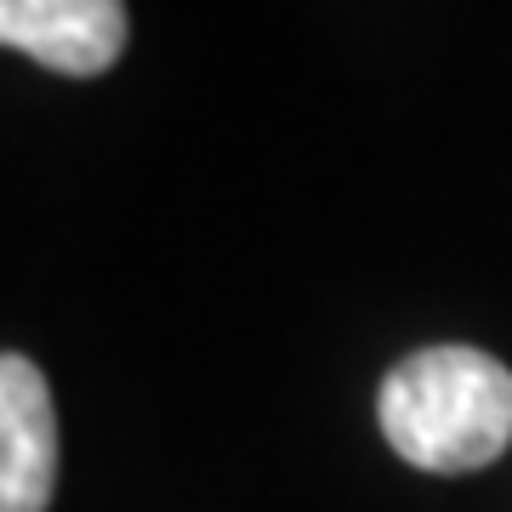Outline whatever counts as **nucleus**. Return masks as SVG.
<instances>
[{
	"instance_id": "obj_1",
	"label": "nucleus",
	"mask_w": 512,
	"mask_h": 512,
	"mask_svg": "<svg viewBox=\"0 0 512 512\" xmlns=\"http://www.w3.org/2000/svg\"><path fill=\"white\" fill-rule=\"evenodd\" d=\"M376 421L421 473H478L512 444V370L484 348H421L382 382Z\"/></svg>"
},
{
	"instance_id": "obj_2",
	"label": "nucleus",
	"mask_w": 512,
	"mask_h": 512,
	"mask_svg": "<svg viewBox=\"0 0 512 512\" xmlns=\"http://www.w3.org/2000/svg\"><path fill=\"white\" fill-rule=\"evenodd\" d=\"M0 46L74 80L109 74L126 52V0H0Z\"/></svg>"
},
{
	"instance_id": "obj_3",
	"label": "nucleus",
	"mask_w": 512,
	"mask_h": 512,
	"mask_svg": "<svg viewBox=\"0 0 512 512\" xmlns=\"http://www.w3.org/2000/svg\"><path fill=\"white\" fill-rule=\"evenodd\" d=\"M57 495L52 387L23 353H0V512H46Z\"/></svg>"
}]
</instances>
